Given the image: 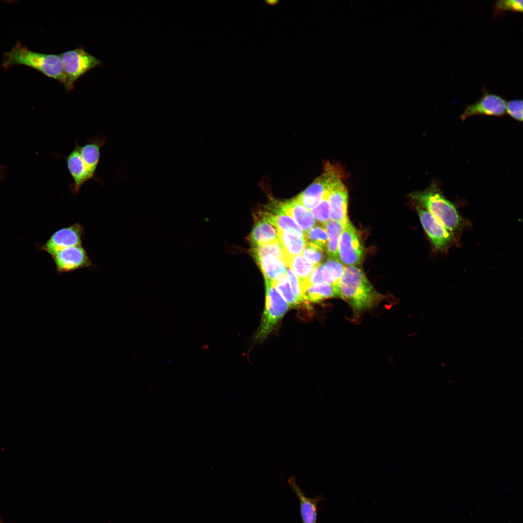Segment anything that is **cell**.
Returning <instances> with one entry per match:
<instances>
[{"label": "cell", "instance_id": "obj_24", "mask_svg": "<svg viewBox=\"0 0 523 523\" xmlns=\"http://www.w3.org/2000/svg\"><path fill=\"white\" fill-rule=\"evenodd\" d=\"M272 284L287 302L289 306L298 307L301 303L294 295L290 287L286 274L279 276Z\"/></svg>", "mask_w": 523, "mask_h": 523}, {"label": "cell", "instance_id": "obj_22", "mask_svg": "<svg viewBox=\"0 0 523 523\" xmlns=\"http://www.w3.org/2000/svg\"><path fill=\"white\" fill-rule=\"evenodd\" d=\"M251 252L255 259L266 255L275 256L280 259L286 267L291 257L286 252L279 240L252 246Z\"/></svg>", "mask_w": 523, "mask_h": 523}, {"label": "cell", "instance_id": "obj_31", "mask_svg": "<svg viewBox=\"0 0 523 523\" xmlns=\"http://www.w3.org/2000/svg\"><path fill=\"white\" fill-rule=\"evenodd\" d=\"M513 119L523 121V100L515 99L506 103V113Z\"/></svg>", "mask_w": 523, "mask_h": 523}, {"label": "cell", "instance_id": "obj_25", "mask_svg": "<svg viewBox=\"0 0 523 523\" xmlns=\"http://www.w3.org/2000/svg\"><path fill=\"white\" fill-rule=\"evenodd\" d=\"M303 234L307 242L315 245L323 250L325 249L328 236L322 225H315Z\"/></svg>", "mask_w": 523, "mask_h": 523}, {"label": "cell", "instance_id": "obj_20", "mask_svg": "<svg viewBox=\"0 0 523 523\" xmlns=\"http://www.w3.org/2000/svg\"><path fill=\"white\" fill-rule=\"evenodd\" d=\"M277 231L279 241L289 256L302 253L307 243L304 236L293 231Z\"/></svg>", "mask_w": 523, "mask_h": 523}, {"label": "cell", "instance_id": "obj_18", "mask_svg": "<svg viewBox=\"0 0 523 523\" xmlns=\"http://www.w3.org/2000/svg\"><path fill=\"white\" fill-rule=\"evenodd\" d=\"M277 228L267 221H257L250 235L252 246L265 244L278 240Z\"/></svg>", "mask_w": 523, "mask_h": 523}, {"label": "cell", "instance_id": "obj_11", "mask_svg": "<svg viewBox=\"0 0 523 523\" xmlns=\"http://www.w3.org/2000/svg\"><path fill=\"white\" fill-rule=\"evenodd\" d=\"M53 258L59 273H66L88 267L91 264L87 252L81 245L64 249Z\"/></svg>", "mask_w": 523, "mask_h": 523}, {"label": "cell", "instance_id": "obj_14", "mask_svg": "<svg viewBox=\"0 0 523 523\" xmlns=\"http://www.w3.org/2000/svg\"><path fill=\"white\" fill-rule=\"evenodd\" d=\"M106 142L105 136H95L83 146H79L81 158L90 171L96 175L99 163L101 148Z\"/></svg>", "mask_w": 523, "mask_h": 523}, {"label": "cell", "instance_id": "obj_30", "mask_svg": "<svg viewBox=\"0 0 523 523\" xmlns=\"http://www.w3.org/2000/svg\"><path fill=\"white\" fill-rule=\"evenodd\" d=\"M523 3L522 0H498L495 2L494 8L496 11H511L522 12Z\"/></svg>", "mask_w": 523, "mask_h": 523}, {"label": "cell", "instance_id": "obj_19", "mask_svg": "<svg viewBox=\"0 0 523 523\" xmlns=\"http://www.w3.org/2000/svg\"><path fill=\"white\" fill-rule=\"evenodd\" d=\"M338 297V284L323 283L311 285L304 292L305 302H319L325 299Z\"/></svg>", "mask_w": 523, "mask_h": 523}, {"label": "cell", "instance_id": "obj_26", "mask_svg": "<svg viewBox=\"0 0 523 523\" xmlns=\"http://www.w3.org/2000/svg\"><path fill=\"white\" fill-rule=\"evenodd\" d=\"M336 168L334 166L327 188L325 190L322 200L319 203L311 210L315 219L322 224L326 222L330 219V205L328 200V186L333 173Z\"/></svg>", "mask_w": 523, "mask_h": 523}, {"label": "cell", "instance_id": "obj_13", "mask_svg": "<svg viewBox=\"0 0 523 523\" xmlns=\"http://www.w3.org/2000/svg\"><path fill=\"white\" fill-rule=\"evenodd\" d=\"M279 203L282 211L295 221L303 233L315 225L316 220L311 212L300 203L296 198Z\"/></svg>", "mask_w": 523, "mask_h": 523}, {"label": "cell", "instance_id": "obj_7", "mask_svg": "<svg viewBox=\"0 0 523 523\" xmlns=\"http://www.w3.org/2000/svg\"><path fill=\"white\" fill-rule=\"evenodd\" d=\"M341 169L336 167L328 186L330 218L343 225L349 220L347 215L348 194L342 182Z\"/></svg>", "mask_w": 523, "mask_h": 523}, {"label": "cell", "instance_id": "obj_17", "mask_svg": "<svg viewBox=\"0 0 523 523\" xmlns=\"http://www.w3.org/2000/svg\"><path fill=\"white\" fill-rule=\"evenodd\" d=\"M263 273L265 282L272 283L274 280L282 274H285L287 267L279 259L266 255L255 259Z\"/></svg>", "mask_w": 523, "mask_h": 523}, {"label": "cell", "instance_id": "obj_5", "mask_svg": "<svg viewBox=\"0 0 523 523\" xmlns=\"http://www.w3.org/2000/svg\"><path fill=\"white\" fill-rule=\"evenodd\" d=\"M66 77L67 91L74 89V84L88 71L100 65L101 61L87 52L82 47L60 54Z\"/></svg>", "mask_w": 523, "mask_h": 523}, {"label": "cell", "instance_id": "obj_29", "mask_svg": "<svg viewBox=\"0 0 523 523\" xmlns=\"http://www.w3.org/2000/svg\"><path fill=\"white\" fill-rule=\"evenodd\" d=\"M324 264L329 269L336 284H338L345 268L344 264L339 259L330 258Z\"/></svg>", "mask_w": 523, "mask_h": 523}, {"label": "cell", "instance_id": "obj_6", "mask_svg": "<svg viewBox=\"0 0 523 523\" xmlns=\"http://www.w3.org/2000/svg\"><path fill=\"white\" fill-rule=\"evenodd\" d=\"M338 254L339 261L347 266L360 263L364 257L365 249L360 237L349 220L344 225L340 236Z\"/></svg>", "mask_w": 523, "mask_h": 523}, {"label": "cell", "instance_id": "obj_1", "mask_svg": "<svg viewBox=\"0 0 523 523\" xmlns=\"http://www.w3.org/2000/svg\"><path fill=\"white\" fill-rule=\"evenodd\" d=\"M338 289V297L349 304L356 320L378 305L384 297L374 289L363 270L355 265L345 267Z\"/></svg>", "mask_w": 523, "mask_h": 523}, {"label": "cell", "instance_id": "obj_32", "mask_svg": "<svg viewBox=\"0 0 523 523\" xmlns=\"http://www.w3.org/2000/svg\"><path fill=\"white\" fill-rule=\"evenodd\" d=\"M6 175V167L4 165H0V180L3 179Z\"/></svg>", "mask_w": 523, "mask_h": 523}, {"label": "cell", "instance_id": "obj_9", "mask_svg": "<svg viewBox=\"0 0 523 523\" xmlns=\"http://www.w3.org/2000/svg\"><path fill=\"white\" fill-rule=\"evenodd\" d=\"M506 101L501 96L491 93H484L475 103L467 106L460 118L464 121L469 117L487 115L501 117L506 113Z\"/></svg>", "mask_w": 523, "mask_h": 523}, {"label": "cell", "instance_id": "obj_3", "mask_svg": "<svg viewBox=\"0 0 523 523\" xmlns=\"http://www.w3.org/2000/svg\"><path fill=\"white\" fill-rule=\"evenodd\" d=\"M412 198L433 215L451 232L461 229L462 221L455 206L433 182L427 189L411 194Z\"/></svg>", "mask_w": 523, "mask_h": 523}, {"label": "cell", "instance_id": "obj_10", "mask_svg": "<svg viewBox=\"0 0 523 523\" xmlns=\"http://www.w3.org/2000/svg\"><path fill=\"white\" fill-rule=\"evenodd\" d=\"M417 211L421 223L434 247L446 249L452 242V236L442 224L425 209L419 207Z\"/></svg>", "mask_w": 523, "mask_h": 523}, {"label": "cell", "instance_id": "obj_16", "mask_svg": "<svg viewBox=\"0 0 523 523\" xmlns=\"http://www.w3.org/2000/svg\"><path fill=\"white\" fill-rule=\"evenodd\" d=\"M288 481L299 499L300 513L303 523H316L318 500L307 496L297 485L293 477H290Z\"/></svg>", "mask_w": 523, "mask_h": 523}, {"label": "cell", "instance_id": "obj_28", "mask_svg": "<svg viewBox=\"0 0 523 523\" xmlns=\"http://www.w3.org/2000/svg\"><path fill=\"white\" fill-rule=\"evenodd\" d=\"M286 276L292 291L295 296L302 303L304 300V292L302 285L297 275L288 267L286 268Z\"/></svg>", "mask_w": 523, "mask_h": 523}, {"label": "cell", "instance_id": "obj_12", "mask_svg": "<svg viewBox=\"0 0 523 523\" xmlns=\"http://www.w3.org/2000/svg\"><path fill=\"white\" fill-rule=\"evenodd\" d=\"M79 145L76 143L73 150L65 157L68 170L73 180L72 193H78L82 186L92 179H96V175L92 174L83 161L80 153Z\"/></svg>", "mask_w": 523, "mask_h": 523}, {"label": "cell", "instance_id": "obj_27", "mask_svg": "<svg viewBox=\"0 0 523 523\" xmlns=\"http://www.w3.org/2000/svg\"><path fill=\"white\" fill-rule=\"evenodd\" d=\"M323 250L317 246L307 242L302 251L303 256L310 263L318 266L324 258Z\"/></svg>", "mask_w": 523, "mask_h": 523}, {"label": "cell", "instance_id": "obj_21", "mask_svg": "<svg viewBox=\"0 0 523 523\" xmlns=\"http://www.w3.org/2000/svg\"><path fill=\"white\" fill-rule=\"evenodd\" d=\"M322 225L328 234V239L325 250L328 258L339 259L338 244L344 225L339 222L331 219Z\"/></svg>", "mask_w": 523, "mask_h": 523}, {"label": "cell", "instance_id": "obj_2", "mask_svg": "<svg viewBox=\"0 0 523 523\" xmlns=\"http://www.w3.org/2000/svg\"><path fill=\"white\" fill-rule=\"evenodd\" d=\"M17 65L30 67L56 80L64 86L66 84V77L60 54L35 52L18 43L4 54L2 66L7 69Z\"/></svg>", "mask_w": 523, "mask_h": 523}, {"label": "cell", "instance_id": "obj_8", "mask_svg": "<svg viewBox=\"0 0 523 523\" xmlns=\"http://www.w3.org/2000/svg\"><path fill=\"white\" fill-rule=\"evenodd\" d=\"M83 232V228L78 223L62 228L55 232L42 248L53 257L64 249L81 245Z\"/></svg>", "mask_w": 523, "mask_h": 523}, {"label": "cell", "instance_id": "obj_4", "mask_svg": "<svg viewBox=\"0 0 523 523\" xmlns=\"http://www.w3.org/2000/svg\"><path fill=\"white\" fill-rule=\"evenodd\" d=\"M265 305L260 325L256 332V342L263 341L288 311L289 305L272 283L265 282Z\"/></svg>", "mask_w": 523, "mask_h": 523}, {"label": "cell", "instance_id": "obj_15", "mask_svg": "<svg viewBox=\"0 0 523 523\" xmlns=\"http://www.w3.org/2000/svg\"><path fill=\"white\" fill-rule=\"evenodd\" d=\"M272 212H265L262 213V219L274 226L278 231H293L304 236L303 231L298 225L290 216L286 215L281 209L279 203L272 205Z\"/></svg>", "mask_w": 523, "mask_h": 523}, {"label": "cell", "instance_id": "obj_23", "mask_svg": "<svg viewBox=\"0 0 523 523\" xmlns=\"http://www.w3.org/2000/svg\"><path fill=\"white\" fill-rule=\"evenodd\" d=\"M317 266L308 262L301 254L291 257L287 265L295 272L301 283L308 279Z\"/></svg>", "mask_w": 523, "mask_h": 523}]
</instances>
